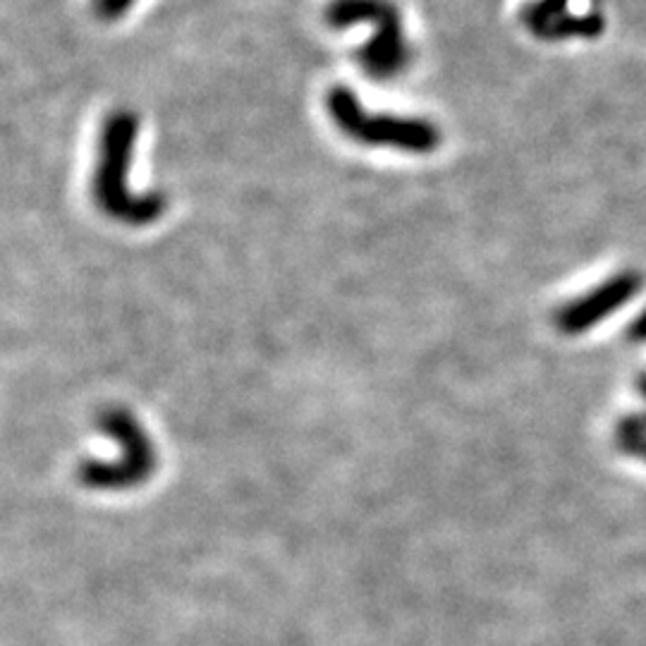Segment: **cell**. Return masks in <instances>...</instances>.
I'll return each mask as SVG.
<instances>
[{"label": "cell", "instance_id": "obj_1", "mask_svg": "<svg viewBox=\"0 0 646 646\" xmlns=\"http://www.w3.org/2000/svg\"><path fill=\"white\" fill-rule=\"evenodd\" d=\"M139 139V115L120 108L103 120L99 149L91 173V199L103 215L132 227L153 225L167 209L161 191H135L129 187V167Z\"/></svg>", "mask_w": 646, "mask_h": 646}, {"label": "cell", "instance_id": "obj_2", "mask_svg": "<svg viewBox=\"0 0 646 646\" xmlns=\"http://www.w3.org/2000/svg\"><path fill=\"white\" fill-rule=\"evenodd\" d=\"M326 113L333 120L335 129L359 147L426 156L434 153L443 141L440 129L431 120L369 111L359 101L355 89L345 87V84H335L328 89Z\"/></svg>", "mask_w": 646, "mask_h": 646}, {"label": "cell", "instance_id": "obj_3", "mask_svg": "<svg viewBox=\"0 0 646 646\" xmlns=\"http://www.w3.org/2000/svg\"><path fill=\"white\" fill-rule=\"evenodd\" d=\"M331 29H347L355 24H371L369 41L357 51V63L371 79H395L412 60V44L407 39L402 12L393 0H331L323 10Z\"/></svg>", "mask_w": 646, "mask_h": 646}, {"label": "cell", "instance_id": "obj_4", "mask_svg": "<svg viewBox=\"0 0 646 646\" xmlns=\"http://www.w3.org/2000/svg\"><path fill=\"white\" fill-rule=\"evenodd\" d=\"M99 428L117 443L120 455L113 460H84L77 467L82 486L91 490H132L159 470V450L149 431L127 407H105L99 414Z\"/></svg>", "mask_w": 646, "mask_h": 646}, {"label": "cell", "instance_id": "obj_5", "mask_svg": "<svg viewBox=\"0 0 646 646\" xmlns=\"http://www.w3.org/2000/svg\"><path fill=\"white\" fill-rule=\"evenodd\" d=\"M139 0H91L94 15L103 20V22H117L125 15H129V10L135 8Z\"/></svg>", "mask_w": 646, "mask_h": 646}]
</instances>
